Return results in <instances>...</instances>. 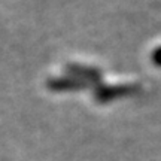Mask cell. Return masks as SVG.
<instances>
[{
    "instance_id": "obj_1",
    "label": "cell",
    "mask_w": 161,
    "mask_h": 161,
    "mask_svg": "<svg viewBox=\"0 0 161 161\" xmlns=\"http://www.w3.org/2000/svg\"><path fill=\"white\" fill-rule=\"evenodd\" d=\"M86 84L79 78H67V79H54L48 82V86L52 91H66V90H76L82 88Z\"/></svg>"
},
{
    "instance_id": "obj_2",
    "label": "cell",
    "mask_w": 161,
    "mask_h": 161,
    "mask_svg": "<svg viewBox=\"0 0 161 161\" xmlns=\"http://www.w3.org/2000/svg\"><path fill=\"white\" fill-rule=\"evenodd\" d=\"M130 92V86H110V88H103L97 92V98L98 100H109V98L118 97L122 94Z\"/></svg>"
},
{
    "instance_id": "obj_3",
    "label": "cell",
    "mask_w": 161,
    "mask_h": 161,
    "mask_svg": "<svg viewBox=\"0 0 161 161\" xmlns=\"http://www.w3.org/2000/svg\"><path fill=\"white\" fill-rule=\"evenodd\" d=\"M69 72H73L76 76H79V79L84 80L85 79H97L98 76V72L96 69H90V67H79L78 64H69V67H67Z\"/></svg>"
}]
</instances>
